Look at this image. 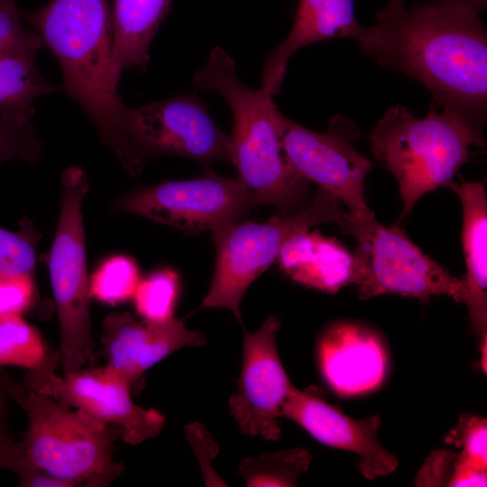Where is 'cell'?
<instances>
[{"instance_id": "1", "label": "cell", "mask_w": 487, "mask_h": 487, "mask_svg": "<svg viewBox=\"0 0 487 487\" xmlns=\"http://www.w3.org/2000/svg\"><path fill=\"white\" fill-rule=\"evenodd\" d=\"M481 9L466 0H389L357 40L381 66L423 84L436 106L483 127L487 32Z\"/></svg>"}, {"instance_id": "2", "label": "cell", "mask_w": 487, "mask_h": 487, "mask_svg": "<svg viewBox=\"0 0 487 487\" xmlns=\"http://www.w3.org/2000/svg\"><path fill=\"white\" fill-rule=\"evenodd\" d=\"M22 14L57 59L63 91L87 114L102 142L126 171L138 176L143 168L123 131L124 105L113 68V16L107 0H50Z\"/></svg>"}, {"instance_id": "3", "label": "cell", "mask_w": 487, "mask_h": 487, "mask_svg": "<svg viewBox=\"0 0 487 487\" xmlns=\"http://www.w3.org/2000/svg\"><path fill=\"white\" fill-rule=\"evenodd\" d=\"M193 84L204 91L218 93L232 110L231 163L238 179L254 196L259 206L269 205L281 214L306 207L308 182L287 161L281 137L283 115L273 95L253 89L241 81L234 59L215 47L193 76Z\"/></svg>"}, {"instance_id": "4", "label": "cell", "mask_w": 487, "mask_h": 487, "mask_svg": "<svg viewBox=\"0 0 487 487\" xmlns=\"http://www.w3.org/2000/svg\"><path fill=\"white\" fill-rule=\"evenodd\" d=\"M482 128L436 106L425 117L400 106L385 113L368 135L370 151L398 182L401 216L423 195L453 180L471 146L485 144Z\"/></svg>"}, {"instance_id": "5", "label": "cell", "mask_w": 487, "mask_h": 487, "mask_svg": "<svg viewBox=\"0 0 487 487\" xmlns=\"http://www.w3.org/2000/svg\"><path fill=\"white\" fill-rule=\"evenodd\" d=\"M14 400L28 418L24 462L76 486H106L121 474L124 465L114 459L116 428L25 386Z\"/></svg>"}, {"instance_id": "6", "label": "cell", "mask_w": 487, "mask_h": 487, "mask_svg": "<svg viewBox=\"0 0 487 487\" xmlns=\"http://www.w3.org/2000/svg\"><path fill=\"white\" fill-rule=\"evenodd\" d=\"M60 212L47 257L60 328V363L63 372L94 360L82 206L89 190L86 171L78 166L62 173Z\"/></svg>"}, {"instance_id": "7", "label": "cell", "mask_w": 487, "mask_h": 487, "mask_svg": "<svg viewBox=\"0 0 487 487\" xmlns=\"http://www.w3.org/2000/svg\"><path fill=\"white\" fill-rule=\"evenodd\" d=\"M343 213V204L318 188L297 212L276 216L262 224L239 221L212 232L216 266L202 307L230 309L242 322L240 305L246 289L277 259L283 244L312 226L336 223Z\"/></svg>"}, {"instance_id": "8", "label": "cell", "mask_w": 487, "mask_h": 487, "mask_svg": "<svg viewBox=\"0 0 487 487\" xmlns=\"http://www.w3.org/2000/svg\"><path fill=\"white\" fill-rule=\"evenodd\" d=\"M336 223L357 243L354 253L362 263L359 299L399 294L426 301L446 295L462 301L464 280L425 254L401 228L381 225L375 215L360 220L348 212Z\"/></svg>"}, {"instance_id": "9", "label": "cell", "mask_w": 487, "mask_h": 487, "mask_svg": "<svg viewBox=\"0 0 487 487\" xmlns=\"http://www.w3.org/2000/svg\"><path fill=\"white\" fill-rule=\"evenodd\" d=\"M257 206L238 179L208 170L197 179L165 181L125 193L113 201L111 210L198 234L239 222Z\"/></svg>"}, {"instance_id": "10", "label": "cell", "mask_w": 487, "mask_h": 487, "mask_svg": "<svg viewBox=\"0 0 487 487\" xmlns=\"http://www.w3.org/2000/svg\"><path fill=\"white\" fill-rule=\"evenodd\" d=\"M359 136L355 124L341 115L333 117L323 133L282 117V149L293 170L365 220L374 216L364 197L365 178L374 164L354 146Z\"/></svg>"}, {"instance_id": "11", "label": "cell", "mask_w": 487, "mask_h": 487, "mask_svg": "<svg viewBox=\"0 0 487 487\" xmlns=\"http://www.w3.org/2000/svg\"><path fill=\"white\" fill-rule=\"evenodd\" d=\"M122 125L142 167L160 155L181 156L202 164L232 161L229 135L217 127L195 94L134 108L124 106Z\"/></svg>"}, {"instance_id": "12", "label": "cell", "mask_w": 487, "mask_h": 487, "mask_svg": "<svg viewBox=\"0 0 487 487\" xmlns=\"http://www.w3.org/2000/svg\"><path fill=\"white\" fill-rule=\"evenodd\" d=\"M56 367L28 371L23 385L116 428L121 439L131 445L155 437L164 428V415L135 404L128 382L106 365L63 375L55 372Z\"/></svg>"}, {"instance_id": "13", "label": "cell", "mask_w": 487, "mask_h": 487, "mask_svg": "<svg viewBox=\"0 0 487 487\" xmlns=\"http://www.w3.org/2000/svg\"><path fill=\"white\" fill-rule=\"evenodd\" d=\"M280 326L279 318L270 316L257 331L244 332L241 374L229 399L230 413L242 433L268 440L280 436L278 418L292 386L277 351Z\"/></svg>"}, {"instance_id": "14", "label": "cell", "mask_w": 487, "mask_h": 487, "mask_svg": "<svg viewBox=\"0 0 487 487\" xmlns=\"http://www.w3.org/2000/svg\"><path fill=\"white\" fill-rule=\"evenodd\" d=\"M101 342L108 368L124 378L133 395L144 387V372L185 346H202L203 334L170 318L138 320L129 312H112L102 322Z\"/></svg>"}, {"instance_id": "15", "label": "cell", "mask_w": 487, "mask_h": 487, "mask_svg": "<svg viewBox=\"0 0 487 487\" xmlns=\"http://www.w3.org/2000/svg\"><path fill=\"white\" fill-rule=\"evenodd\" d=\"M281 416L298 423L320 443L355 454L359 457L358 468L368 479L387 475L397 468V458L378 439V416L352 418L316 393L293 384L282 405Z\"/></svg>"}, {"instance_id": "16", "label": "cell", "mask_w": 487, "mask_h": 487, "mask_svg": "<svg viewBox=\"0 0 487 487\" xmlns=\"http://www.w3.org/2000/svg\"><path fill=\"white\" fill-rule=\"evenodd\" d=\"M318 363L328 386L338 395L354 396L378 388L387 371L381 337L360 325L330 326L318 343Z\"/></svg>"}, {"instance_id": "17", "label": "cell", "mask_w": 487, "mask_h": 487, "mask_svg": "<svg viewBox=\"0 0 487 487\" xmlns=\"http://www.w3.org/2000/svg\"><path fill=\"white\" fill-rule=\"evenodd\" d=\"M363 29L354 0H299L289 35L263 63L262 88L271 95L280 91L289 60L300 48L332 38L358 40Z\"/></svg>"}, {"instance_id": "18", "label": "cell", "mask_w": 487, "mask_h": 487, "mask_svg": "<svg viewBox=\"0 0 487 487\" xmlns=\"http://www.w3.org/2000/svg\"><path fill=\"white\" fill-rule=\"evenodd\" d=\"M280 268L294 281L308 288L336 293L350 284L358 285L362 263L335 238L309 230L290 237L277 257Z\"/></svg>"}, {"instance_id": "19", "label": "cell", "mask_w": 487, "mask_h": 487, "mask_svg": "<svg viewBox=\"0 0 487 487\" xmlns=\"http://www.w3.org/2000/svg\"><path fill=\"white\" fill-rule=\"evenodd\" d=\"M447 186L458 196L463 209L462 245L466 266L463 279L464 303L473 333L487 339V198L482 182H454Z\"/></svg>"}, {"instance_id": "20", "label": "cell", "mask_w": 487, "mask_h": 487, "mask_svg": "<svg viewBox=\"0 0 487 487\" xmlns=\"http://www.w3.org/2000/svg\"><path fill=\"white\" fill-rule=\"evenodd\" d=\"M170 12L171 0H115L113 68L119 79L125 69L146 70L151 43Z\"/></svg>"}, {"instance_id": "21", "label": "cell", "mask_w": 487, "mask_h": 487, "mask_svg": "<svg viewBox=\"0 0 487 487\" xmlns=\"http://www.w3.org/2000/svg\"><path fill=\"white\" fill-rule=\"evenodd\" d=\"M36 55L21 51L0 52V113L34 114L35 100L57 89L41 76Z\"/></svg>"}, {"instance_id": "22", "label": "cell", "mask_w": 487, "mask_h": 487, "mask_svg": "<svg viewBox=\"0 0 487 487\" xmlns=\"http://www.w3.org/2000/svg\"><path fill=\"white\" fill-rule=\"evenodd\" d=\"M60 363L39 330L20 314L0 316V367L16 366L34 371Z\"/></svg>"}, {"instance_id": "23", "label": "cell", "mask_w": 487, "mask_h": 487, "mask_svg": "<svg viewBox=\"0 0 487 487\" xmlns=\"http://www.w3.org/2000/svg\"><path fill=\"white\" fill-rule=\"evenodd\" d=\"M310 461V453L298 447L244 458L239 465V473L247 486H295Z\"/></svg>"}, {"instance_id": "24", "label": "cell", "mask_w": 487, "mask_h": 487, "mask_svg": "<svg viewBox=\"0 0 487 487\" xmlns=\"http://www.w3.org/2000/svg\"><path fill=\"white\" fill-rule=\"evenodd\" d=\"M140 280L134 259L124 254L111 255L89 277L90 296L103 304L115 306L133 299Z\"/></svg>"}, {"instance_id": "25", "label": "cell", "mask_w": 487, "mask_h": 487, "mask_svg": "<svg viewBox=\"0 0 487 487\" xmlns=\"http://www.w3.org/2000/svg\"><path fill=\"white\" fill-rule=\"evenodd\" d=\"M179 290L178 273L169 268L141 279L133 297L137 313L146 320L161 322L173 317Z\"/></svg>"}, {"instance_id": "26", "label": "cell", "mask_w": 487, "mask_h": 487, "mask_svg": "<svg viewBox=\"0 0 487 487\" xmlns=\"http://www.w3.org/2000/svg\"><path fill=\"white\" fill-rule=\"evenodd\" d=\"M33 114L25 112L0 113V163L14 160L36 164L42 153L32 124Z\"/></svg>"}, {"instance_id": "27", "label": "cell", "mask_w": 487, "mask_h": 487, "mask_svg": "<svg viewBox=\"0 0 487 487\" xmlns=\"http://www.w3.org/2000/svg\"><path fill=\"white\" fill-rule=\"evenodd\" d=\"M40 238L33 223L26 217L20 221L17 231L0 226V271L33 276Z\"/></svg>"}, {"instance_id": "28", "label": "cell", "mask_w": 487, "mask_h": 487, "mask_svg": "<svg viewBox=\"0 0 487 487\" xmlns=\"http://www.w3.org/2000/svg\"><path fill=\"white\" fill-rule=\"evenodd\" d=\"M14 0H0V52L37 54L42 46L38 34L27 29Z\"/></svg>"}, {"instance_id": "29", "label": "cell", "mask_w": 487, "mask_h": 487, "mask_svg": "<svg viewBox=\"0 0 487 487\" xmlns=\"http://www.w3.org/2000/svg\"><path fill=\"white\" fill-rule=\"evenodd\" d=\"M448 442L462 447L459 459L487 469V421L471 414L464 415L458 427L450 434Z\"/></svg>"}, {"instance_id": "30", "label": "cell", "mask_w": 487, "mask_h": 487, "mask_svg": "<svg viewBox=\"0 0 487 487\" xmlns=\"http://www.w3.org/2000/svg\"><path fill=\"white\" fill-rule=\"evenodd\" d=\"M36 297L32 275L14 274L0 271V316L29 310Z\"/></svg>"}, {"instance_id": "31", "label": "cell", "mask_w": 487, "mask_h": 487, "mask_svg": "<svg viewBox=\"0 0 487 487\" xmlns=\"http://www.w3.org/2000/svg\"><path fill=\"white\" fill-rule=\"evenodd\" d=\"M9 405L0 407V471H16L24 461L23 441L14 439L8 425Z\"/></svg>"}, {"instance_id": "32", "label": "cell", "mask_w": 487, "mask_h": 487, "mask_svg": "<svg viewBox=\"0 0 487 487\" xmlns=\"http://www.w3.org/2000/svg\"><path fill=\"white\" fill-rule=\"evenodd\" d=\"M455 460V455L449 452L439 451L434 454L418 474L417 484L436 485L446 482L448 485Z\"/></svg>"}, {"instance_id": "33", "label": "cell", "mask_w": 487, "mask_h": 487, "mask_svg": "<svg viewBox=\"0 0 487 487\" xmlns=\"http://www.w3.org/2000/svg\"><path fill=\"white\" fill-rule=\"evenodd\" d=\"M21 487H75L67 480L57 477L42 469L23 462L16 471Z\"/></svg>"}, {"instance_id": "34", "label": "cell", "mask_w": 487, "mask_h": 487, "mask_svg": "<svg viewBox=\"0 0 487 487\" xmlns=\"http://www.w3.org/2000/svg\"><path fill=\"white\" fill-rule=\"evenodd\" d=\"M486 469L474 466L456 456L448 486H486Z\"/></svg>"}, {"instance_id": "35", "label": "cell", "mask_w": 487, "mask_h": 487, "mask_svg": "<svg viewBox=\"0 0 487 487\" xmlns=\"http://www.w3.org/2000/svg\"><path fill=\"white\" fill-rule=\"evenodd\" d=\"M23 388V383L17 381L0 367V407L8 405V401L14 400Z\"/></svg>"}]
</instances>
